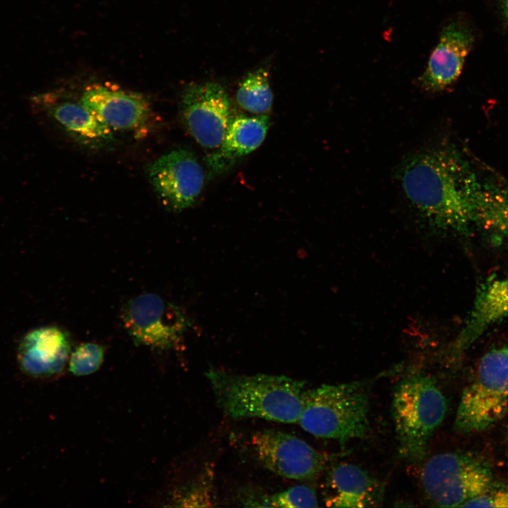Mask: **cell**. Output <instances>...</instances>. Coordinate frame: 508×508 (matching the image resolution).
Segmentation results:
<instances>
[{
    "instance_id": "cell-1",
    "label": "cell",
    "mask_w": 508,
    "mask_h": 508,
    "mask_svg": "<svg viewBox=\"0 0 508 508\" xmlns=\"http://www.w3.org/2000/svg\"><path fill=\"white\" fill-rule=\"evenodd\" d=\"M471 171L456 151L433 147L408 158L399 180L409 202L430 226L466 234L473 225L468 197Z\"/></svg>"
},
{
    "instance_id": "cell-2",
    "label": "cell",
    "mask_w": 508,
    "mask_h": 508,
    "mask_svg": "<svg viewBox=\"0 0 508 508\" xmlns=\"http://www.w3.org/2000/svg\"><path fill=\"white\" fill-rule=\"evenodd\" d=\"M218 406L234 419L258 418L298 423L306 384L285 375H236L210 368L206 373Z\"/></svg>"
},
{
    "instance_id": "cell-3",
    "label": "cell",
    "mask_w": 508,
    "mask_h": 508,
    "mask_svg": "<svg viewBox=\"0 0 508 508\" xmlns=\"http://www.w3.org/2000/svg\"><path fill=\"white\" fill-rule=\"evenodd\" d=\"M369 388L354 381L306 389L298 421L306 432L341 445L364 437L369 428Z\"/></svg>"
},
{
    "instance_id": "cell-4",
    "label": "cell",
    "mask_w": 508,
    "mask_h": 508,
    "mask_svg": "<svg viewBox=\"0 0 508 508\" xmlns=\"http://www.w3.org/2000/svg\"><path fill=\"white\" fill-rule=\"evenodd\" d=\"M447 409L446 397L430 375L416 372L400 380L394 392L392 413L402 458L416 462L424 457Z\"/></svg>"
},
{
    "instance_id": "cell-5",
    "label": "cell",
    "mask_w": 508,
    "mask_h": 508,
    "mask_svg": "<svg viewBox=\"0 0 508 508\" xmlns=\"http://www.w3.org/2000/svg\"><path fill=\"white\" fill-rule=\"evenodd\" d=\"M508 413V346L486 352L464 388L454 420L462 434L490 428Z\"/></svg>"
},
{
    "instance_id": "cell-6",
    "label": "cell",
    "mask_w": 508,
    "mask_h": 508,
    "mask_svg": "<svg viewBox=\"0 0 508 508\" xmlns=\"http://www.w3.org/2000/svg\"><path fill=\"white\" fill-rule=\"evenodd\" d=\"M421 482L429 500L441 507H461L493 484L491 468L468 453L445 452L423 466Z\"/></svg>"
},
{
    "instance_id": "cell-7",
    "label": "cell",
    "mask_w": 508,
    "mask_h": 508,
    "mask_svg": "<svg viewBox=\"0 0 508 508\" xmlns=\"http://www.w3.org/2000/svg\"><path fill=\"white\" fill-rule=\"evenodd\" d=\"M180 114L193 138L210 150L219 147L233 118L225 89L214 82L187 87L181 96Z\"/></svg>"
},
{
    "instance_id": "cell-8",
    "label": "cell",
    "mask_w": 508,
    "mask_h": 508,
    "mask_svg": "<svg viewBox=\"0 0 508 508\" xmlns=\"http://www.w3.org/2000/svg\"><path fill=\"white\" fill-rule=\"evenodd\" d=\"M122 318L137 343L162 349L178 344L190 326L181 308L154 294H144L128 301Z\"/></svg>"
},
{
    "instance_id": "cell-9",
    "label": "cell",
    "mask_w": 508,
    "mask_h": 508,
    "mask_svg": "<svg viewBox=\"0 0 508 508\" xmlns=\"http://www.w3.org/2000/svg\"><path fill=\"white\" fill-rule=\"evenodd\" d=\"M251 445L263 467L289 479H315L328 460L327 455L302 439L279 430L258 431L251 438Z\"/></svg>"
},
{
    "instance_id": "cell-10",
    "label": "cell",
    "mask_w": 508,
    "mask_h": 508,
    "mask_svg": "<svg viewBox=\"0 0 508 508\" xmlns=\"http://www.w3.org/2000/svg\"><path fill=\"white\" fill-rule=\"evenodd\" d=\"M147 174L158 196L173 211L190 207L204 185L202 167L195 156L184 149L163 155L150 164Z\"/></svg>"
},
{
    "instance_id": "cell-11",
    "label": "cell",
    "mask_w": 508,
    "mask_h": 508,
    "mask_svg": "<svg viewBox=\"0 0 508 508\" xmlns=\"http://www.w3.org/2000/svg\"><path fill=\"white\" fill-rule=\"evenodd\" d=\"M33 112L46 116L79 144L93 149L114 141V131L82 102L63 98L57 92L35 95L30 98Z\"/></svg>"
},
{
    "instance_id": "cell-12",
    "label": "cell",
    "mask_w": 508,
    "mask_h": 508,
    "mask_svg": "<svg viewBox=\"0 0 508 508\" xmlns=\"http://www.w3.org/2000/svg\"><path fill=\"white\" fill-rule=\"evenodd\" d=\"M474 41L472 30L464 22L454 20L447 24L417 80L418 86L431 94L449 87L460 75Z\"/></svg>"
},
{
    "instance_id": "cell-13",
    "label": "cell",
    "mask_w": 508,
    "mask_h": 508,
    "mask_svg": "<svg viewBox=\"0 0 508 508\" xmlns=\"http://www.w3.org/2000/svg\"><path fill=\"white\" fill-rule=\"evenodd\" d=\"M80 102L113 131H145L152 116L144 96L107 85L89 86Z\"/></svg>"
},
{
    "instance_id": "cell-14",
    "label": "cell",
    "mask_w": 508,
    "mask_h": 508,
    "mask_svg": "<svg viewBox=\"0 0 508 508\" xmlns=\"http://www.w3.org/2000/svg\"><path fill=\"white\" fill-rule=\"evenodd\" d=\"M508 317V274L490 277L477 289L465 324L452 345V356H461L493 325Z\"/></svg>"
},
{
    "instance_id": "cell-15",
    "label": "cell",
    "mask_w": 508,
    "mask_h": 508,
    "mask_svg": "<svg viewBox=\"0 0 508 508\" xmlns=\"http://www.w3.org/2000/svg\"><path fill=\"white\" fill-rule=\"evenodd\" d=\"M71 349L68 334L56 327H43L24 336L18 350L23 373L34 377H47L61 371Z\"/></svg>"
},
{
    "instance_id": "cell-16",
    "label": "cell",
    "mask_w": 508,
    "mask_h": 508,
    "mask_svg": "<svg viewBox=\"0 0 508 508\" xmlns=\"http://www.w3.org/2000/svg\"><path fill=\"white\" fill-rule=\"evenodd\" d=\"M468 197L473 225L496 241H508V186L481 180L471 171Z\"/></svg>"
},
{
    "instance_id": "cell-17",
    "label": "cell",
    "mask_w": 508,
    "mask_h": 508,
    "mask_svg": "<svg viewBox=\"0 0 508 508\" xmlns=\"http://www.w3.org/2000/svg\"><path fill=\"white\" fill-rule=\"evenodd\" d=\"M325 503L328 507L361 508L377 502L378 485L359 466L342 463L329 471Z\"/></svg>"
},
{
    "instance_id": "cell-18",
    "label": "cell",
    "mask_w": 508,
    "mask_h": 508,
    "mask_svg": "<svg viewBox=\"0 0 508 508\" xmlns=\"http://www.w3.org/2000/svg\"><path fill=\"white\" fill-rule=\"evenodd\" d=\"M269 126L270 118L266 114L233 117L221 145L208 158L210 165L219 171L254 151L264 141Z\"/></svg>"
},
{
    "instance_id": "cell-19",
    "label": "cell",
    "mask_w": 508,
    "mask_h": 508,
    "mask_svg": "<svg viewBox=\"0 0 508 508\" xmlns=\"http://www.w3.org/2000/svg\"><path fill=\"white\" fill-rule=\"evenodd\" d=\"M236 99L244 110L262 115L272 108L273 94L267 67H260L248 73L239 83Z\"/></svg>"
},
{
    "instance_id": "cell-20",
    "label": "cell",
    "mask_w": 508,
    "mask_h": 508,
    "mask_svg": "<svg viewBox=\"0 0 508 508\" xmlns=\"http://www.w3.org/2000/svg\"><path fill=\"white\" fill-rule=\"evenodd\" d=\"M272 507H315L318 505L315 491L305 485H296L268 496Z\"/></svg>"
},
{
    "instance_id": "cell-21",
    "label": "cell",
    "mask_w": 508,
    "mask_h": 508,
    "mask_svg": "<svg viewBox=\"0 0 508 508\" xmlns=\"http://www.w3.org/2000/svg\"><path fill=\"white\" fill-rule=\"evenodd\" d=\"M102 357L103 349L101 346L93 343L83 344L71 356V369L78 374L92 372L99 365Z\"/></svg>"
},
{
    "instance_id": "cell-22",
    "label": "cell",
    "mask_w": 508,
    "mask_h": 508,
    "mask_svg": "<svg viewBox=\"0 0 508 508\" xmlns=\"http://www.w3.org/2000/svg\"><path fill=\"white\" fill-rule=\"evenodd\" d=\"M461 507H508V487L494 486L464 503Z\"/></svg>"
},
{
    "instance_id": "cell-23",
    "label": "cell",
    "mask_w": 508,
    "mask_h": 508,
    "mask_svg": "<svg viewBox=\"0 0 508 508\" xmlns=\"http://www.w3.org/2000/svg\"><path fill=\"white\" fill-rule=\"evenodd\" d=\"M500 8L502 16L508 24V0H501Z\"/></svg>"
}]
</instances>
